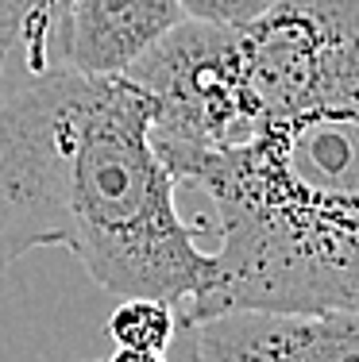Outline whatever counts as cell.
<instances>
[{
	"mask_svg": "<svg viewBox=\"0 0 359 362\" xmlns=\"http://www.w3.org/2000/svg\"><path fill=\"white\" fill-rule=\"evenodd\" d=\"M174 189L151 105L124 77L62 70L0 100V274L35 247H66L113 297L182 308L186 332L209 316L220 270Z\"/></svg>",
	"mask_w": 359,
	"mask_h": 362,
	"instance_id": "cell-1",
	"label": "cell"
},
{
	"mask_svg": "<svg viewBox=\"0 0 359 362\" xmlns=\"http://www.w3.org/2000/svg\"><path fill=\"white\" fill-rule=\"evenodd\" d=\"M174 181L212 201L228 308L359 313V100L313 112L244 146L162 154ZM205 316V320H209Z\"/></svg>",
	"mask_w": 359,
	"mask_h": 362,
	"instance_id": "cell-2",
	"label": "cell"
},
{
	"mask_svg": "<svg viewBox=\"0 0 359 362\" xmlns=\"http://www.w3.org/2000/svg\"><path fill=\"white\" fill-rule=\"evenodd\" d=\"M228 74L244 143L359 100V0H275L228 28Z\"/></svg>",
	"mask_w": 359,
	"mask_h": 362,
	"instance_id": "cell-3",
	"label": "cell"
},
{
	"mask_svg": "<svg viewBox=\"0 0 359 362\" xmlns=\"http://www.w3.org/2000/svg\"><path fill=\"white\" fill-rule=\"evenodd\" d=\"M186 332L193 362H359L352 308H228Z\"/></svg>",
	"mask_w": 359,
	"mask_h": 362,
	"instance_id": "cell-4",
	"label": "cell"
},
{
	"mask_svg": "<svg viewBox=\"0 0 359 362\" xmlns=\"http://www.w3.org/2000/svg\"><path fill=\"white\" fill-rule=\"evenodd\" d=\"M182 20L178 0H70L58 35V70L124 77Z\"/></svg>",
	"mask_w": 359,
	"mask_h": 362,
	"instance_id": "cell-5",
	"label": "cell"
},
{
	"mask_svg": "<svg viewBox=\"0 0 359 362\" xmlns=\"http://www.w3.org/2000/svg\"><path fill=\"white\" fill-rule=\"evenodd\" d=\"M70 0H0V100L58 70V35Z\"/></svg>",
	"mask_w": 359,
	"mask_h": 362,
	"instance_id": "cell-6",
	"label": "cell"
},
{
	"mask_svg": "<svg viewBox=\"0 0 359 362\" xmlns=\"http://www.w3.org/2000/svg\"><path fill=\"white\" fill-rule=\"evenodd\" d=\"M105 335L116 347L166 355L178 339V313L170 305H162V300H151V297L120 300L105 324Z\"/></svg>",
	"mask_w": 359,
	"mask_h": 362,
	"instance_id": "cell-7",
	"label": "cell"
},
{
	"mask_svg": "<svg viewBox=\"0 0 359 362\" xmlns=\"http://www.w3.org/2000/svg\"><path fill=\"white\" fill-rule=\"evenodd\" d=\"M186 12V20L198 23H224V28H239L251 23L267 12L275 0H178Z\"/></svg>",
	"mask_w": 359,
	"mask_h": 362,
	"instance_id": "cell-8",
	"label": "cell"
},
{
	"mask_svg": "<svg viewBox=\"0 0 359 362\" xmlns=\"http://www.w3.org/2000/svg\"><path fill=\"white\" fill-rule=\"evenodd\" d=\"M101 362H166V355H151V351H127V347H116L108 358Z\"/></svg>",
	"mask_w": 359,
	"mask_h": 362,
	"instance_id": "cell-9",
	"label": "cell"
}]
</instances>
